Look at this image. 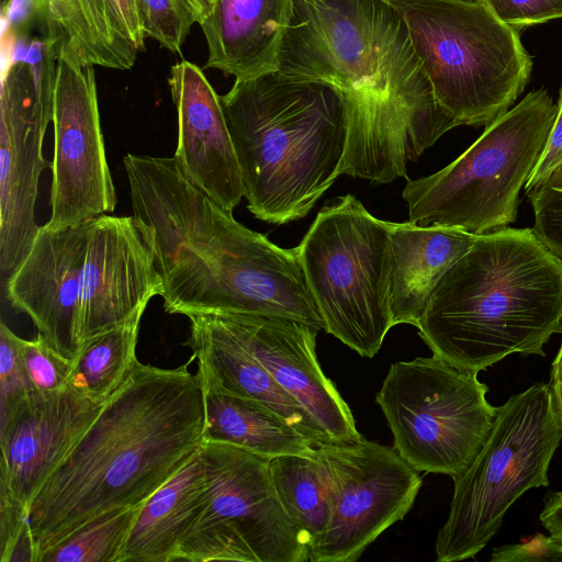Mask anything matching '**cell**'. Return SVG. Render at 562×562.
Wrapping results in <instances>:
<instances>
[{"label": "cell", "mask_w": 562, "mask_h": 562, "mask_svg": "<svg viewBox=\"0 0 562 562\" xmlns=\"http://www.w3.org/2000/svg\"><path fill=\"white\" fill-rule=\"evenodd\" d=\"M279 72L341 95V175L387 183L459 126L438 104L401 14L389 0H294Z\"/></svg>", "instance_id": "obj_1"}, {"label": "cell", "mask_w": 562, "mask_h": 562, "mask_svg": "<svg viewBox=\"0 0 562 562\" xmlns=\"http://www.w3.org/2000/svg\"><path fill=\"white\" fill-rule=\"evenodd\" d=\"M133 215L148 228L169 314L279 316L324 323L297 248H281L237 222L198 188L175 157L123 159Z\"/></svg>", "instance_id": "obj_2"}, {"label": "cell", "mask_w": 562, "mask_h": 562, "mask_svg": "<svg viewBox=\"0 0 562 562\" xmlns=\"http://www.w3.org/2000/svg\"><path fill=\"white\" fill-rule=\"evenodd\" d=\"M204 428L199 375L136 360L32 499L35 562L90 521L146 502L201 448Z\"/></svg>", "instance_id": "obj_3"}, {"label": "cell", "mask_w": 562, "mask_h": 562, "mask_svg": "<svg viewBox=\"0 0 562 562\" xmlns=\"http://www.w3.org/2000/svg\"><path fill=\"white\" fill-rule=\"evenodd\" d=\"M417 328L434 355L477 373L514 353L544 357L562 334V259L533 228L476 235L436 284Z\"/></svg>", "instance_id": "obj_4"}, {"label": "cell", "mask_w": 562, "mask_h": 562, "mask_svg": "<svg viewBox=\"0 0 562 562\" xmlns=\"http://www.w3.org/2000/svg\"><path fill=\"white\" fill-rule=\"evenodd\" d=\"M255 217H305L341 175L348 140L344 100L331 86L279 71L235 79L220 95Z\"/></svg>", "instance_id": "obj_5"}, {"label": "cell", "mask_w": 562, "mask_h": 562, "mask_svg": "<svg viewBox=\"0 0 562 562\" xmlns=\"http://www.w3.org/2000/svg\"><path fill=\"white\" fill-rule=\"evenodd\" d=\"M401 14L435 98L459 125L487 126L529 82L520 32L475 0H389Z\"/></svg>", "instance_id": "obj_6"}, {"label": "cell", "mask_w": 562, "mask_h": 562, "mask_svg": "<svg viewBox=\"0 0 562 562\" xmlns=\"http://www.w3.org/2000/svg\"><path fill=\"white\" fill-rule=\"evenodd\" d=\"M557 110L546 89L530 91L447 167L408 180L402 193L408 221L474 235L514 223L520 191L542 153Z\"/></svg>", "instance_id": "obj_7"}, {"label": "cell", "mask_w": 562, "mask_h": 562, "mask_svg": "<svg viewBox=\"0 0 562 562\" xmlns=\"http://www.w3.org/2000/svg\"><path fill=\"white\" fill-rule=\"evenodd\" d=\"M562 423L548 384L537 382L497 406L492 429L471 464L452 477L453 494L436 540L438 562L474 558L527 491L549 485Z\"/></svg>", "instance_id": "obj_8"}, {"label": "cell", "mask_w": 562, "mask_h": 562, "mask_svg": "<svg viewBox=\"0 0 562 562\" xmlns=\"http://www.w3.org/2000/svg\"><path fill=\"white\" fill-rule=\"evenodd\" d=\"M296 248L324 329L373 358L393 327L390 222L346 194L317 213Z\"/></svg>", "instance_id": "obj_9"}, {"label": "cell", "mask_w": 562, "mask_h": 562, "mask_svg": "<svg viewBox=\"0 0 562 562\" xmlns=\"http://www.w3.org/2000/svg\"><path fill=\"white\" fill-rule=\"evenodd\" d=\"M477 372L443 358L396 361L375 395L393 435V448L419 472L451 479L461 474L484 445L497 406Z\"/></svg>", "instance_id": "obj_10"}, {"label": "cell", "mask_w": 562, "mask_h": 562, "mask_svg": "<svg viewBox=\"0 0 562 562\" xmlns=\"http://www.w3.org/2000/svg\"><path fill=\"white\" fill-rule=\"evenodd\" d=\"M209 477L201 512L173 562H306L304 537L286 515L269 460L224 442L202 445Z\"/></svg>", "instance_id": "obj_11"}, {"label": "cell", "mask_w": 562, "mask_h": 562, "mask_svg": "<svg viewBox=\"0 0 562 562\" xmlns=\"http://www.w3.org/2000/svg\"><path fill=\"white\" fill-rule=\"evenodd\" d=\"M0 93V268L9 278L32 248L46 128L53 121L57 57L42 38L9 46Z\"/></svg>", "instance_id": "obj_12"}, {"label": "cell", "mask_w": 562, "mask_h": 562, "mask_svg": "<svg viewBox=\"0 0 562 562\" xmlns=\"http://www.w3.org/2000/svg\"><path fill=\"white\" fill-rule=\"evenodd\" d=\"M329 516L310 551L311 562H355L384 530L411 510L419 471L394 448L364 438L315 447Z\"/></svg>", "instance_id": "obj_13"}, {"label": "cell", "mask_w": 562, "mask_h": 562, "mask_svg": "<svg viewBox=\"0 0 562 562\" xmlns=\"http://www.w3.org/2000/svg\"><path fill=\"white\" fill-rule=\"evenodd\" d=\"M50 216L59 229L113 212L116 193L100 125L94 66L57 57Z\"/></svg>", "instance_id": "obj_14"}, {"label": "cell", "mask_w": 562, "mask_h": 562, "mask_svg": "<svg viewBox=\"0 0 562 562\" xmlns=\"http://www.w3.org/2000/svg\"><path fill=\"white\" fill-rule=\"evenodd\" d=\"M164 292L151 235L135 215L89 221L80 310L82 349L97 336L143 315Z\"/></svg>", "instance_id": "obj_15"}, {"label": "cell", "mask_w": 562, "mask_h": 562, "mask_svg": "<svg viewBox=\"0 0 562 562\" xmlns=\"http://www.w3.org/2000/svg\"><path fill=\"white\" fill-rule=\"evenodd\" d=\"M103 405L71 386L52 393L31 391L0 423V501L29 516L35 494Z\"/></svg>", "instance_id": "obj_16"}, {"label": "cell", "mask_w": 562, "mask_h": 562, "mask_svg": "<svg viewBox=\"0 0 562 562\" xmlns=\"http://www.w3.org/2000/svg\"><path fill=\"white\" fill-rule=\"evenodd\" d=\"M89 221L59 229L40 226L31 250L4 284L11 305L70 360L82 350L80 310Z\"/></svg>", "instance_id": "obj_17"}, {"label": "cell", "mask_w": 562, "mask_h": 562, "mask_svg": "<svg viewBox=\"0 0 562 562\" xmlns=\"http://www.w3.org/2000/svg\"><path fill=\"white\" fill-rule=\"evenodd\" d=\"M240 340L273 379L314 418L334 443L356 442L348 404L316 357L318 329L305 323L245 313H222Z\"/></svg>", "instance_id": "obj_18"}, {"label": "cell", "mask_w": 562, "mask_h": 562, "mask_svg": "<svg viewBox=\"0 0 562 562\" xmlns=\"http://www.w3.org/2000/svg\"><path fill=\"white\" fill-rule=\"evenodd\" d=\"M168 82L178 114L173 157L198 188L233 212L244 188L220 95L202 69L188 60L171 67Z\"/></svg>", "instance_id": "obj_19"}, {"label": "cell", "mask_w": 562, "mask_h": 562, "mask_svg": "<svg viewBox=\"0 0 562 562\" xmlns=\"http://www.w3.org/2000/svg\"><path fill=\"white\" fill-rule=\"evenodd\" d=\"M54 49L82 65L131 69L144 50L135 0H31V25Z\"/></svg>", "instance_id": "obj_20"}, {"label": "cell", "mask_w": 562, "mask_h": 562, "mask_svg": "<svg viewBox=\"0 0 562 562\" xmlns=\"http://www.w3.org/2000/svg\"><path fill=\"white\" fill-rule=\"evenodd\" d=\"M186 345L198 362L203 386L248 398L281 416L314 447L331 442L327 434L270 374L240 340L222 313L191 315Z\"/></svg>", "instance_id": "obj_21"}, {"label": "cell", "mask_w": 562, "mask_h": 562, "mask_svg": "<svg viewBox=\"0 0 562 562\" xmlns=\"http://www.w3.org/2000/svg\"><path fill=\"white\" fill-rule=\"evenodd\" d=\"M294 0H216L200 24L207 44L204 68L235 79L279 70Z\"/></svg>", "instance_id": "obj_22"}, {"label": "cell", "mask_w": 562, "mask_h": 562, "mask_svg": "<svg viewBox=\"0 0 562 562\" xmlns=\"http://www.w3.org/2000/svg\"><path fill=\"white\" fill-rule=\"evenodd\" d=\"M392 325L418 327L436 284L476 235L457 227L392 223Z\"/></svg>", "instance_id": "obj_23"}, {"label": "cell", "mask_w": 562, "mask_h": 562, "mask_svg": "<svg viewBox=\"0 0 562 562\" xmlns=\"http://www.w3.org/2000/svg\"><path fill=\"white\" fill-rule=\"evenodd\" d=\"M207 486L201 446L173 477L143 503L117 562H173L201 512Z\"/></svg>", "instance_id": "obj_24"}, {"label": "cell", "mask_w": 562, "mask_h": 562, "mask_svg": "<svg viewBox=\"0 0 562 562\" xmlns=\"http://www.w3.org/2000/svg\"><path fill=\"white\" fill-rule=\"evenodd\" d=\"M202 387L204 441L234 445L267 460L314 453L313 443L269 407L210 386Z\"/></svg>", "instance_id": "obj_25"}, {"label": "cell", "mask_w": 562, "mask_h": 562, "mask_svg": "<svg viewBox=\"0 0 562 562\" xmlns=\"http://www.w3.org/2000/svg\"><path fill=\"white\" fill-rule=\"evenodd\" d=\"M313 454H289L269 460L272 483L281 505L304 537L310 551L323 535L329 516L324 480Z\"/></svg>", "instance_id": "obj_26"}, {"label": "cell", "mask_w": 562, "mask_h": 562, "mask_svg": "<svg viewBox=\"0 0 562 562\" xmlns=\"http://www.w3.org/2000/svg\"><path fill=\"white\" fill-rule=\"evenodd\" d=\"M142 315L86 344L75 360L68 386L94 402L105 401L121 386L136 362Z\"/></svg>", "instance_id": "obj_27"}, {"label": "cell", "mask_w": 562, "mask_h": 562, "mask_svg": "<svg viewBox=\"0 0 562 562\" xmlns=\"http://www.w3.org/2000/svg\"><path fill=\"white\" fill-rule=\"evenodd\" d=\"M142 505L90 521L46 552L41 562H117Z\"/></svg>", "instance_id": "obj_28"}, {"label": "cell", "mask_w": 562, "mask_h": 562, "mask_svg": "<svg viewBox=\"0 0 562 562\" xmlns=\"http://www.w3.org/2000/svg\"><path fill=\"white\" fill-rule=\"evenodd\" d=\"M145 33L171 53H180L196 23L187 0H135Z\"/></svg>", "instance_id": "obj_29"}, {"label": "cell", "mask_w": 562, "mask_h": 562, "mask_svg": "<svg viewBox=\"0 0 562 562\" xmlns=\"http://www.w3.org/2000/svg\"><path fill=\"white\" fill-rule=\"evenodd\" d=\"M22 359L33 391L52 393L69 385L75 360L56 351L40 333L23 339Z\"/></svg>", "instance_id": "obj_30"}, {"label": "cell", "mask_w": 562, "mask_h": 562, "mask_svg": "<svg viewBox=\"0 0 562 562\" xmlns=\"http://www.w3.org/2000/svg\"><path fill=\"white\" fill-rule=\"evenodd\" d=\"M23 339L5 324L0 325V423L5 422L31 392L23 359Z\"/></svg>", "instance_id": "obj_31"}, {"label": "cell", "mask_w": 562, "mask_h": 562, "mask_svg": "<svg viewBox=\"0 0 562 562\" xmlns=\"http://www.w3.org/2000/svg\"><path fill=\"white\" fill-rule=\"evenodd\" d=\"M502 23L521 31L562 19V0H477Z\"/></svg>", "instance_id": "obj_32"}, {"label": "cell", "mask_w": 562, "mask_h": 562, "mask_svg": "<svg viewBox=\"0 0 562 562\" xmlns=\"http://www.w3.org/2000/svg\"><path fill=\"white\" fill-rule=\"evenodd\" d=\"M533 211V229L562 259V190L547 184L526 194Z\"/></svg>", "instance_id": "obj_33"}, {"label": "cell", "mask_w": 562, "mask_h": 562, "mask_svg": "<svg viewBox=\"0 0 562 562\" xmlns=\"http://www.w3.org/2000/svg\"><path fill=\"white\" fill-rule=\"evenodd\" d=\"M557 106V115L542 153L525 184L526 194L548 183L562 167V81Z\"/></svg>", "instance_id": "obj_34"}, {"label": "cell", "mask_w": 562, "mask_h": 562, "mask_svg": "<svg viewBox=\"0 0 562 562\" xmlns=\"http://www.w3.org/2000/svg\"><path fill=\"white\" fill-rule=\"evenodd\" d=\"M492 562H562V542L542 533H536L529 541L494 548Z\"/></svg>", "instance_id": "obj_35"}, {"label": "cell", "mask_w": 562, "mask_h": 562, "mask_svg": "<svg viewBox=\"0 0 562 562\" xmlns=\"http://www.w3.org/2000/svg\"><path fill=\"white\" fill-rule=\"evenodd\" d=\"M3 36L26 35L31 25V0H1Z\"/></svg>", "instance_id": "obj_36"}, {"label": "cell", "mask_w": 562, "mask_h": 562, "mask_svg": "<svg viewBox=\"0 0 562 562\" xmlns=\"http://www.w3.org/2000/svg\"><path fill=\"white\" fill-rule=\"evenodd\" d=\"M539 519L550 536L562 542V491L551 493L544 498Z\"/></svg>", "instance_id": "obj_37"}, {"label": "cell", "mask_w": 562, "mask_h": 562, "mask_svg": "<svg viewBox=\"0 0 562 562\" xmlns=\"http://www.w3.org/2000/svg\"><path fill=\"white\" fill-rule=\"evenodd\" d=\"M553 404L562 423V342L551 364L550 379L548 383Z\"/></svg>", "instance_id": "obj_38"}, {"label": "cell", "mask_w": 562, "mask_h": 562, "mask_svg": "<svg viewBox=\"0 0 562 562\" xmlns=\"http://www.w3.org/2000/svg\"><path fill=\"white\" fill-rule=\"evenodd\" d=\"M200 25L203 23L209 15L212 13L216 0H187Z\"/></svg>", "instance_id": "obj_39"}, {"label": "cell", "mask_w": 562, "mask_h": 562, "mask_svg": "<svg viewBox=\"0 0 562 562\" xmlns=\"http://www.w3.org/2000/svg\"><path fill=\"white\" fill-rule=\"evenodd\" d=\"M547 186L562 190V167L557 173L550 179Z\"/></svg>", "instance_id": "obj_40"}, {"label": "cell", "mask_w": 562, "mask_h": 562, "mask_svg": "<svg viewBox=\"0 0 562 562\" xmlns=\"http://www.w3.org/2000/svg\"><path fill=\"white\" fill-rule=\"evenodd\" d=\"M475 1H477V0H475Z\"/></svg>", "instance_id": "obj_41"}]
</instances>
